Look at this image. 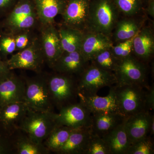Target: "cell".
<instances>
[{"instance_id": "cell-26", "label": "cell", "mask_w": 154, "mask_h": 154, "mask_svg": "<svg viewBox=\"0 0 154 154\" xmlns=\"http://www.w3.org/2000/svg\"><path fill=\"white\" fill-rule=\"evenodd\" d=\"M142 28L137 20L127 18L119 20L113 30V38L116 42H122L134 37Z\"/></svg>"}, {"instance_id": "cell-14", "label": "cell", "mask_w": 154, "mask_h": 154, "mask_svg": "<svg viewBox=\"0 0 154 154\" xmlns=\"http://www.w3.org/2000/svg\"><path fill=\"white\" fill-rule=\"evenodd\" d=\"M28 108L23 102L11 103L0 107V130L12 135L19 129Z\"/></svg>"}, {"instance_id": "cell-36", "label": "cell", "mask_w": 154, "mask_h": 154, "mask_svg": "<svg viewBox=\"0 0 154 154\" xmlns=\"http://www.w3.org/2000/svg\"><path fill=\"white\" fill-rule=\"evenodd\" d=\"M18 0H0V20L14 8Z\"/></svg>"}, {"instance_id": "cell-33", "label": "cell", "mask_w": 154, "mask_h": 154, "mask_svg": "<svg viewBox=\"0 0 154 154\" xmlns=\"http://www.w3.org/2000/svg\"><path fill=\"white\" fill-rule=\"evenodd\" d=\"M35 30H23L14 35L16 43V51L25 49L33 42L38 36Z\"/></svg>"}, {"instance_id": "cell-30", "label": "cell", "mask_w": 154, "mask_h": 154, "mask_svg": "<svg viewBox=\"0 0 154 154\" xmlns=\"http://www.w3.org/2000/svg\"><path fill=\"white\" fill-rule=\"evenodd\" d=\"M120 13L125 16L132 17L141 10L143 0H114Z\"/></svg>"}, {"instance_id": "cell-10", "label": "cell", "mask_w": 154, "mask_h": 154, "mask_svg": "<svg viewBox=\"0 0 154 154\" xmlns=\"http://www.w3.org/2000/svg\"><path fill=\"white\" fill-rule=\"evenodd\" d=\"M57 125L76 129L91 127L92 113L79 101L66 105L56 113Z\"/></svg>"}, {"instance_id": "cell-5", "label": "cell", "mask_w": 154, "mask_h": 154, "mask_svg": "<svg viewBox=\"0 0 154 154\" xmlns=\"http://www.w3.org/2000/svg\"><path fill=\"white\" fill-rule=\"evenodd\" d=\"M24 78V103L32 110L54 112L48 86L47 75L37 73L32 78Z\"/></svg>"}, {"instance_id": "cell-19", "label": "cell", "mask_w": 154, "mask_h": 154, "mask_svg": "<svg viewBox=\"0 0 154 154\" xmlns=\"http://www.w3.org/2000/svg\"><path fill=\"white\" fill-rule=\"evenodd\" d=\"M125 118L124 116L116 112L92 113L90 127L91 132L102 138L123 122Z\"/></svg>"}, {"instance_id": "cell-18", "label": "cell", "mask_w": 154, "mask_h": 154, "mask_svg": "<svg viewBox=\"0 0 154 154\" xmlns=\"http://www.w3.org/2000/svg\"><path fill=\"white\" fill-rule=\"evenodd\" d=\"M80 51L63 53L52 68L54 72L78 77L89 65Z\"/></svg>"}, {"instance_id": "cell-32", "label": "cell", "mask_w": 154, "mask_h": 154, "mask_svg": "<svg viewBox=\"0 0 154 154\" xmlns=\"http://www.w3.org/2000/svg\"><path fill=\"white\" fill-rule=\"evenodd\" d=\"M85 154H110V153L104 140L92 133Z\"/></svg>"}, {"instance_id": "cell-22", "label": "cell", "mask_w": 154, "mask_h": 154, "mask_svg": "<svg viewBox=\"0 0 154 154\" xmlns=\"http://www.w3.org/2000/svg\"><path fill=\"white\" fill-rule=\"evenodd\" d=\"M91 135L90 128L75 129L57 154H85Z\"/></svg>"}, {"instance_id": "cell-37", "label": "cell", "mask_w": 154, "mask_h": 154, "mask_svg": "<svg viewBox=\"0 0 154 154\" xmlns=\"http://www.w3.org/2000/svg\"><path fill=\"white\" fill-rule=\"evenodd\" d=\"M146 89V110L151 112L154 109V87L149 86Z\"/></svg>"}, {"instance_id": "cell-13", "label": "cell", "mask_w": 154, "mask_h": 154, "mask_svg": "<svg viewBox=\"0 0 154 154\" xmlns=\"http://www.w3.org/2000/svg\"><path fill=\"white\" fill-rule=\"evenodd\" d=\"M25 90L24 78L13 72L0 81V107L11 103L23 102Z\"/></svg>"}, {"instance_id": "cell-7", "label": "cell", "mask_w": 154, "mask_h": 154, "mask_svg": "<svg viewBox=\"0 0 154 154\" xmlns=\"http://www.w3.org/2000/svg\"><path fill=\"white\" fill-rule=\"evenodd\" d=\"M6 61L11 70L22 69L42 72L45 60L38 35L28 47L12 54Z\"/></svg>"}, {"instance_id": "cell-17", "label": "cell", "mask_w": 154, "mask_h": 154, "mask_svg": "<svg viewBox=\"0 0 154 154\" xmlns=\"http://www.w3.org/2000/svg\"><path fill=\"white\" fill-rule=\"evenodd\" d=\"M110 88L108 94L103 97L98 96L97 94L83 95L79 93V101L92 113L112 112L121 114L116 103L113 85Z\"/></svg>"}, {"instance_id": "cell-21", "label": "cell", "mask_w": 154, "mask_h": 154, "mask_svg": "<svg viewBox=\"0 0 154 154\" xmlns=\"http://www.w3.org/2000/svg\"><path fill=\"white\" fill-rule=\"evenodd\" d=\"M40 25L54 24L57 15L63 13L67 0H33Z\"/></svg>"}, {"instance_id": "cell-15", "label": "cell", "mask_w": 154, "mask_h": 154, "mask_svg": "<svg viewBox=\"0 0 154 154\" xmlns=\"http://www.w3.org/2000/svg\"><path fill=\"white\" fill-rule=\"evenodd\" d=\"M113 42L110 36L103 33L84 31L80 51L86 61L90 62L97 54L113 46Z\"/></svg>"}, {"instance_id": "cell-9", "label": "cell", "mask_w": 154, "mask_h": 154, "mask_svg": "<svg viewBox=\"0 0 154 154\" xmlns=\"http://www.w3.org/2000/svg\"><path fill=\"white\" fill-rule=\"evenodd\" d=\"M118 85L135 84L147 88V68L146 64L133 54L119 60L114 72Z\"/></svg>"}, {"instance_id": "cell-28", "label": "cell", "mask_w": 154, "mask_h": 154, "mask_svg": "<svg viewBox=\"0 0 154 154\" xmlns=\"http://www.w3.org/2000/svg\"><path fill=\"white\" fill-rule=\"evenodd\" d=\"M111 48L99 53L91 62L99 69L114 73L119 60L113 54Z\"/></svg>"}, {"instance_id": "cell-38", "label": "cell", "mask_w": 154, "mask_h": 154, "mask_svg": "<svg viewBox=\"0 0 154 154\" xmlns=\"http://www.w3.org/2000/svg\"><path fill=\"white\" fill-rule=\"evenodd\" d=\"M6 61L0 59V81L6 78L12 72Z\"/></svg>"}, {"instance_id": "cell-25", "label": "cell", "mask_w": 154, "mask_h": 154, "mask_svg": "<svg viewBox=\"0 0 154 154\" xmlns=\"http://www.w3.org/2000/svg\"><path fill=\"white\" fill-rule=\"evenodd\" d=\"M58 30L63 52L80 51L84 31L63 25Z\"/></svg>"}, {"instance_id": "cell-31", "label": "cell", "mask_w": 154, "mask_h": 154, "mask_svg": "<svg viewBox=\"0 0 154 154\" xmlns=\"http://www.w3.org/2000/svg\"><path fill=\"white\" fill-rule=\"evenodd\" d=\"M153 142L152 137L148 136L132 144L127 154H153Z\"/></svg>"}, {"instance_id": "cell-27", "label": "cell", "mask_w": 154, "mask_h": 154, "mask_svg": "<svg viewBox=\"0 0 154 154\" xmlns=\"http://www.w3.org/2000/svg\"><path fill=\"white\" fill-rule=\"evenodd\" d=\"M74 128L64 125H57L43 142L50 152L57 154L66 143Z\"/></svg>"}, {"instance_id": "cell-8", "label": "cell", "mask_w": 154, "mask_h": 154, "mask_svg": "<svg viewBox=\"0 0 154 154\" xmlns=\"http://www.w3.org/2000/svg\"><path fill=\"white\" fill-rule=\"evenodd\" d=\"M79 94L94 95L101 88L110 87L117 83L113 73L99 68L91 64L77 77Z\"/></svg>"}, {"instance_id": "cell-20", "label": "cell", "mask_w": 154, "mask_h": 154, "mask_svg": "<svg viewBox=\"0 0 154 154\" xmlns=\"http://www.w3.org/2000/svg\"><path fill=\"white\" fill-rule=\"evenodd\" d=\"M154 52V36L149 27L141 28L135 36L133 42V54L144 63L150 60Z\"/></svg>"}, {"instance_id": "cell-12", "label": "cell", "mask_w": 154, "mask_h": 154, "mask_svg": "<svg viewBox=\"0 0 154 154\" xmlns=\"http://www.w3.org/2000/svg\"><path fill=\"white\" fill-rule=\"evenodd\" d=\"M91 0H67L61 16L63 25L85 31Z\"/></svg>"}, {"instance_id": "cell-4", "label": "cell", "mask_w": 154, "mask_h": 154, "mask_svg": "<svg viewBox=\"0 0 154 154\" xmlns=\"http://www.w3.org/2000/svg\"><path fill=\"white\" fill-rule=\"evenodd\" d=\"M56 116L54 112L37 111L28 108L19 129L26 133L34 142L43 143L57 125Z\"/></svg>"}, {"instance_id": "cell-39", "label": "cell", "mask_w": 154, "mask_h": 154, "mask_svg": "<svg viewBox=\"0 0 154 154\" xmlns=\"http://www.w3.org/2000/svg\"><path fill=\"white\" fill-rule=\"evenodd\" d=\"M147 12L149 15L154 18V0H149L147 8Z\"/></svg>"}, {"instance_id": "cell-29", "label": "cell", "mask_w": 154, "mask_h": 154, "mask_svg": "<svg viewBox=\"0 0 154 154\" xmlns=\"http://www.w3.org/2000/svg\"><path fill=\"white\" fill-rule=\"evenodd\" d=\"M14 52L16 50L14 34L0 29V59L7 61Z\"/></svg>"}, {"instance_id": "cell-16", "label": "cell", "mask_w": 154, "mask_h": 154, "mask_svg": "<svg viewBox=\"0 0 154 154\" xmlns=\"http://www.w3.org/2000/svg\"><path fill=\"white\" fill-rule=\"evenodd\" d=\"M154 117L148 111L126 117L125 127L131 144L149 136L150 125Z\"/></svg>"}, {"instance_id": "cell-23", "label": "cell", "mask_w": 154, "mask_h": 154, "mask_svg": "<svg viewBox=\"0 0 154 154\" xmlns=\"http://www.w3.org/2000/svg\"><path fill=\"white\" fill-rule=\"evenodd\" d=\"M125 119L121 124L102 137L107 144L110 154H127L131 146L125 127Z\"/></svg>"}, {"instance_id": "cell-24", "label": "cell", "mask_w": 154, "mask_h": 154, "mask_svg": "<svg viewBox=\"0 0 154 154\" xmlns=\"http://www.w3.org/2000/svg\"><path fill=\"white\" fill-rule=\"evenodd\" d=\"M14 154H48L50 152L43 143L32 140L22 130H17L13 134Z\"/></svg>"}, {"instance_id": "cell-40", "label": "cell", "mask_w": 154, "mask_h": 154, "mask_svg": "<svg viewBox=\"0 0 154 154\" xmlns=\"http://www.w3.org/2000/svg\"><path fill=\"white\" fill-rule=\"evenodd\" d=\"M154 134V117L152 119L151 123L150 125L149 131V136L152 137Z\"/></svg>"}, {"instance_id": "cell-11", "label": "cell", "mask_w": 154, "mask_h": 154, "mask_svg": "<svg viewBox=\"0 0 154 154\" xmlns=\"http://www.w3.org/2000/svg\"><path fill=\"white\" fill-rule=\"evenodd\" d=\"M39 40L44 54L45 63L52 68L63 52L58 29L54 24L40 25L38 28Z\"/></svg>"}, {"instance_id": "cell-1", "label": "cell", "mask_w": 154, "mask_h": 154, "mask_svg": "<svg viewBox=\"0 0 154 154\" xmlns=\"http://www.w3.org/2000/svg\"><path fill=\"white\" fill-rule=\"evenodd\" d=\"M40 23L33 0H18L11 11L0 20V29L13 33L39 28Z\"/></svg>"}, {"instance_id": "cell-3", "label": "cell", "mask_w": 154, "mask_h": 154, "mask_svg": "<svg viewBox=\"0 0 154 154\" xmlns=\"http://www.w3.org/2000/svg\"><path fill=\"white\" fill-rule=\"evenodd\" d=\"M48 91L54 107L58 110L79 101L78 78L54 72L47 75Z\"/></svg>"}, {"instance_id": "cell-2", "label": "cell", "mask_w": 154, "mask_h": 154, "mask_svg": "<svg viewBox=\"0 0 154 154\" xmlns=\"http://www.w3.org/2000/svg\"><path fill=\"white\" fill-rule=\"evenodd\" d=\"M119 14L114 0H91L86 30L110 36Z\"/></svg>"}, {"instance_id": "cell-34", "label": "cell", "mask_w": 154, "mask_h": 154, "mask_svg": "<svg viewBox=\"0 0 154 154\" xmlns=\"http://www.w3.org/2000/svg\"><path fill=\"white\" fill-rule=\"evenodd\" d=\"M134 37L125 41L119 42L116 45L114 46L113 45L111 48L112 52L119 60H121L122 59L133 54V42Z\"/></svg>"}, {"instance_id": "cell-6", "label": "cell", "mask_w": 154, "mask_h": 154, "mask_svg": "<svg viewBox=\"0 0 154 154\" xmlns=\"http://www.w3.org/2000/svg\"><path fill=\"white\" fill-rule=\"evenodd\" d=\"M120 113L125 117L146 111L145 87L135 84L113 85Z\"/></svg>"}, {"instance_id": "cell-35", "label": "cell", "mask_w": 154, "mask_h": 154, "mask_svg": "<svg viewBox=\"0 0 154 154\" xmlns=\"http://www.w3.org/2000/svg\"><path fill=\"white\" fill-rule=\"evenodd\" d=\"M0 154H14L13 135L7 134L1 130Z\"/></svg>"}]
</instances>
